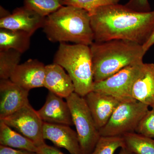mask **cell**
Segmentation results:
<instances>
[{"label": "cell", "instance_id": "cell-8", "mask_svg": "<svg viewBox=\"0 0 154 154\" xmlns=\"http://www.w3.org/2000/svg\"><path fill=\"white\" fill-rule=\"evenodd\" d=\"M0 120L32 141L38 147L45 143L42 135L44 122L29 102Z\"/></svg>", "mask_w": 154, "mask_h": 154}, {"label": "cell", "instance_id": "cell-26", "mask_svg": "<svg viewBox=\"0 0 154 154\" xmlns=\"http://www.w3.org/2000/svg\"><path fill=\"white\" fill-rule=\"evenodd\" d=\"M0 154H37L33 152L18 149L0 145Z\"/></svg>", "mask_w": 154, "mask_h": 154}, {"label": "cell", "instance_id": "cell-28", "mask_svg": "<svg viewBox=\"0 0 154 154\" xmlns=\"http://www.w3.org/2000/svg\"><path fill=\"white\" fill-rule=\"evenodd\" d=\"M154 45V31L147 42L143 45L144 51L146 53Z\"/></svg>", "mask_w": 154, "mask_h": 154}, {"label": "cell", "instance_id": "cell-11", "mask_svg": "<svg viewBox=\"0 0 154 154\" xmlns=\"http://www.w3.org/2000/svg\"><path fill=\"white\" fill-rule=\"evenodd\" d=\"M84 98L99 131L107 124L121 102L113 96L94 91L88 93Z\"/></svg>", "mask_w": 154, "mask_h": 154}, {"label": "cell", "instance_id": "cell-13", "mask_svg": "<svg viewBox=\"0 0 154 154\" xmlns=\"http://www.w3.org/2000/svg\"><path fill=\"white\" fill-rule=\"evenodd\" d=\"M42 135L44 140L65 149L71 154H81L77 133L69 125L44 122Z\"/></svg>", "mask_w": 154, "mask_h": 154}, {"label": "cell", "instance_id": "cell-10", "mask_svg": "<svg viewBox=\"0 0 154 154\" xmlns=\"http://www.w3.org/2000/svg\"><path fill=\"white\" fill-rule=\"evenodd\" d=\"M30 91L9 79L0 81V119L13 114L29 103Z\"/></svg>", "mask_w": 154, "mask_h": 154}, {"label": "cell", "instance_id": "cell-25", "mask_svg": "<svg viewBox=\"0 0 154 154\" xmlns=\"http://www.w3.org/2000/svg\"><path fill=\"white\" fill-rule=\"evenodd\" d=\"M125 5L137 12H148L151 11L148 0H129Z\"/></svg>", "mask_w": 154, "mask_h": 154}, {"label": "cell", "instance_id": "cell-24", "mask_svg": "<svg viewBox=\"0 0 154 154\" xmlns=\"http://www.w3.org/2000/svg\"><path fill=\"white\" fill-rule=\"evenodd\" d=\"M135 132L147 137L154 138V107L149 110L142 119Z\"/></svg>", "mask_w": 154, "mask_h": 154}, {"label": "cell", "instance_id": "cell-12", "mask_svg": "<svg viewBox=\"0 0 154 154\" xmlns=\"http://www.w3.org/2000/svg\"><path fill=\"white\" fill-rule=\"evenodd\" d=\"M45 66L36 59H29L15 68L10 79L25 89L44 87Z\"/></svg>", "mask_w": 154, "mask_h": 154}, {"label": "cell", "instance_id": "cell-14", "mask_svg": "<svg viewBox=\"0 0 154 154\" xmlns=\"http://www.w3.org/2000/svg\"><path fill=\"white\" fill-rule=\"evenodd\" d=\"M63 99L49 91L44 105L37 111L43 122L73 125L68 104Z\"/></svg>", "mask_w": 154, "mask_h": 154}, {"label": "cell", "instance_id": "cell-6", "mask_svg": "<svg viewBox=\"0 0 154 154\" xmlns=\"http://www.w3.org/2000/svg\"><path fill=\"white\" fill-rule=\"evenodd\" d=\"M149 106L137 101L121 102L105 126L101 136H122L135 132L140 122L149 111Z\"/></svg>", "mask_w": 154, "mask_h": 154}, {"label": "cell", "instance_id": "cell-19", "mask_svg": "<svg viewBox=\"0 0 154 154\" xmlns=\"http://www.w3.org/2000/svg\"><path fill=\"white\" fill-rule=\"evenodd\" d=\"M125 147L133 154H154V140L152 138L131 132L122 136Z\"/></svg>", "mask_w": 154, "mask_h": 154}, {"label": "cell", "instance_id": "cell-29", "mask_svg": "<svg viewBox=\"0 0 154 154\" xmlns=\"http://www.w3.org/2000/svg\"><path fill=\"white\" fill-rule=\"evenodd\" d=\"M118 154H133L125 147L121 148Z\"/></svg>", "mask_w": 154, "mask_h": 154}, {"label": "cell", "instance_id": "cell-21", "mask_svg": "<svg viewBox=\"0 0 154 154\" xmlns=\"http://www.w3.org/2000/svg\"><path fill=\"white\" fill-rule=\"evenodd\" d=\"M65 0H24V6L46 17L63 6Z\"/></svg>", "mask_w": 154, "mask_h": 154}, {"label": "cell", "instance_id": "cell-16", "mask_svg": "<svg viewBox=\"0 0 154 154\" xmlns=\"http://www.w3.org/2000/svg\"><path fill=\"white\" fill-rule=\"evenodd\" d=\"M132 94L135 100L154 107V63H142Z\"/></svg>", "mask_w": 154, "mask_h": 154}, {"label": "cell", "instance_id": "cell-7", "mask_svg": "<svg viewBox=\"0 0 154 154\" xmlns=\"http://www.w3.org/2000/svg\"><path fill=\"white\" fill-rule=\"evenodd\" d=\"M143 63L128 66L106 79L94 82L93 91L113 96L121 102L137 101L132 96L133 86Z\"/></svg>", "mask_w": 154, "mask_h": 154}, {"label": "cell", "instance_id": "cell-17", "mask_svg": "<svg viewBox=\"0 0 154 154\" xmlns=\"http://www.w3.org/2000/svg\"><path fill=\"white\" fill-rule=\"evenodd\" d=\"M0 145L37 154L38 147L32 141L0 120Z\"/></svg>", "mask_w": 154, "mask_h": 154}, {"label": "cell", "instance_id": "cell-4", "mask_svg": "<svg viewBox=\"0 0 154 154\" xmlns=\"http://www.w3.org/2000/svg\"><path fill=\"white\" fill-rule=\"evenodd\" d=\"M54 63L59 65L67 72L77 94L84 97L93 91L94 72L90 46L60 43Z\"/></svg>", "mask_w": 154, "mask_h": 154}, {"label": "cell", "instance_id": "cell-5", "mask_svg": "<svg viewBox=\"0 0 154 154\" xmlns=\"http://www.w3.org/2000/svg\"><path fill=\"white\" fill-rule=\"evenodd\" d=\"M79 137L81 154H90L100 136L84 97L74 92L66 99Z\"/></svg>", "mask_w": 154, "mask_h": 154}, {"label": "cell", "instance_id": "cell-15", "mask_svg": "<svg viewBox=\"0 0 154 154\" xmlns=\"http://www.w3.org/2000/svg\"><path fill=\"white\" fill-rule=\"evenodd\" d=\"M44 87L50 92L65 99L75 91L74 85L68 74L62 67L55 63L45 66Z\"/></svg>", "mask_w": 154, "mask_h": 154}, {"label": "cell", "instance_id": "cell-18", "mask_svg": "<svg viewBox=\"0 0 154 154\" xmlns=\"http://www.w3.org/2000/svg\"><path fill=\"white\" fill-rule=\"evenodd\" d=\"M31 36L22 30L1 28L0 51L14 49L23 54L30 48Z\"/></svg>", "mask_w": 154, "mask_h": 154}, {"label": "cell", "instance_id": "cell-20", "mask_svg": "<svg viewBox=\"0 0 154 154\" xmlns=\"http://www.w3.org/2000/svg\"><path fill=\"white\" fill-rule=\"evenodd\" d=\"M21 53L14 49L0 51V79H9L19 64Z\"/></svg>", "mask_w": 154, "mask_h": 154}, {"label": "cell", "instance_id": "cell-2", "mask_svg": "<svg viewBox=\"0 0 154 154\" xmlns=\"http://www.w3.org/2000/svg\"><path fill=\"white\" fill-rule=\"evenodd\" d=\"M94 82H101L122 69L143 62V46L133 42L113 39L90 45Z\"/></svg>", "mask_w": 154, "mask_h": 154}, {"label": "cell", "instance_id": "cell-22", "mask_svg": "<svg viewBox=\"0 0 154 154\" xmlns=\"http://www.w3.org/2000/svg\"><path fill=\"white\" fill-rule=\"evenodd\" d=\"M124 147L122 136H101L90 154H114L117 149Z\"/></svg>", "mask_w": 154, "mask_h": 154}, {"label": "cell", "instance_id": "cell-23", "mask_svg": "<svg viewBox=\"0 0 154 154\" xmlns=\"http://www.w3.org/2000/svg\"><path fill=\"white\" fill-rule=\"evenodd\" d=\"M121 0H65L63 6H71L88 11L89 14L103 6L118 4Z\"/></svg>", "mask_w": 154, "mask_h": 154}, {"label": "cell", "instance_id": "cell-9", "mask_svg": "<svg viewBox=\"0 0 154 154\" xmlns=\"http://www.w3.org/2000/svg\"><path fill=\"white\" fill-rule=\"evenodd\" d=\"M45 19V17L24 6L1 18L0 28L22 30L32 36L38 29L42 28Z\"/></svg>", "mask_w": 154, "mask_h": 154}, {"label": "cell", "instance_id": "cell-1", "mask_svg": "<svg viewBox=\"0 0 154 154\" xmlns=\"http://www.w3.org/2000/svg\"><path fill=\"white\" fill-rule=\"evenodd\" d=\"M89 14L96 42L122 39L143 46L154 31V10L137 12L118 4L100 7Z\"/></svg>", "mask_w": 154, "mask_h": 154}, {"label": "cell", "instance_id": "cell-3", "mask_svg": "<svg viewBox=\"0 0 154 154\" xmlns=\"http://www.w3.org/2000/svg\"><path fill=\"white\" fill-rule=\"evenodd\" d=\"M42 28L51 42H70L90 46L94 42L89 13L73 6H62L45 17Z\"/></svg>", "mask_w": 154, "mask_h": 154}, {"label": "cell", "instance_id": "cell-27", "mask_svg": "<svg viewBox=\"0 0 154 154\" xmlns=\"http://www.w3.org/2000/svg\"><path fill=\"white\" fill-rule=\"evenodd\" d=\"M37 154H65L58 149L46 143L38 147Z\"/></svg>", "mask_w": 154, "mask_h": 154}]
</instances>
